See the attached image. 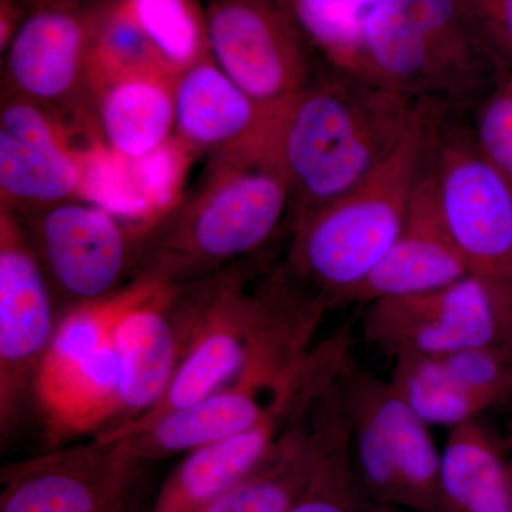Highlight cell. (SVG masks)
Wrapping results in <instances>:
<instances>
[{
	"label": "cell",
	"mask_w": 512,
	"mask_h": 512,
	"mask_svg": "<svg viewBox=\"0 0 512 512\" xmlns=\"http://www.w3.org/2000/svg\"><path fill=\"white\" fill-rule=\"evenodd\" d=\"M18 215L0 207V431L2 441L32 403L37 370L63 312Z\"/></svg>",
	"instance_id": "9"
},
{
	"label": "cell",
	"mask_w": 512,
	"mask_h": 512,
	"mask_svg": "<svg viewBox=\"0 0 512 512\" xmlns=\"http://www.w3.org/2000/svg\"><path fill=\"white\" fill-rule=\"evenodd\" d=\"M291 205L274 146L212 154L198 183L148 232L137 276L185 286L220 274L264 247Z\"/></svg>",
	"instance_id": "1"
},
{
	"label": "cell",
	"mask_w": 512,
	"mask_h": 512,
	"mask_svg": "<svg viewBox=\"0 0 512 512\" xmlns=\"http://www.w3.org/2000/svg\"><path fill=\"white\" fill-rule=\"evenodd\" d=\"M175 79L160 74H127L89 90L97 133L114 153L140 158L173 140Z\"/></svg>",
	"instance_id": "21"
},
{
	"label": "cell",
	"mask_w": 512,
	"mask_h": 512,
	"mask_svg": "<svg viewBox=\"0 0 512 512\" xmlns=\"http://www.w3.org/2000/svg\"><path fill=\"white\" fill-rule=\"evenodd\" d=\"M174 137L194 156L244 147L275 146L281 109L252 99L212 57L174 82Z\"/></svg>",
	"instance_id": "16"
},
{
	"label": "cell",
	"mask_w": 512,
	"mask_h": 512,
	"mask_svg": "<svg viewBox=\"0 0 512 512\" xmlns=\"http://www.w3.org/2000/svg\"><path fill=\"white\" fill-rule=\"evenodd\" d=\"M320 453L305 493L286 512H377L363 493L350 456L349 424L338 384L323 389L311 404Z\"/></svg>",
	"instance_id": "24"
},
{
	"label": "cell",
	"mask_w": 512,
	"mask_h": 512,
	"mask_svg": "<svg viewBox=\"0 0 512 512\" xmlns=\"http://www.w3.org/2000/svg\"><path fill=\"white\" fill-rule=\"evenodd\" d=\"M437 357L448 375L487 409L512 396V345L484 346Z\"/></svg>",
	"instance_id": "27"
},
{
	"label": "cell",
	"mask_w": 512,
	"mask_h": 512,
	"mask_svg": "<svg viewBox=\"0 0 512 512\" xmlns=\"http://www.w3.org/2000/svg\"><path fill=\"white\" fill-rule=\"evenodd\" d=\"M390 384L404 403L429 426H446L476 420L487 406L453 379L439 357L394 356Z\"/></svg>",
	"instance_id": "25"
},
{
	"label": "cell",
	"mask_w": 512,
	"mask_h": 512,
	"mask_svg": "<svg viewBox=\"0 0 512 512\" xmlns=\"http://www.w3.org/2000/svg\"><path fill=\"white\" fill-rule=\"evenodd\" d=\"M441 512H512V461L483 424L451 429L440 461Z\"/></svg>",
	"instance_id": "23"
},
{
	"label": "cell",
	"mask_w": 512,
	"mask_h": 512,
	"mask_svg": "<svg viewBox=\"0 0 512 512\" xmlns=\"http://www.w3.org/2000/svg\"><path fill=\"white\" fill-rule=\"evenodd\" d=\"M288 387H284V390ZM237 380L200 402L165 414L146 426L99 434L101 439L124 440L137 461L161 460L251 429L264 419L279 394Z\"/></svg>",
	"instance_id": "19"
},
{
	"label": "cell",
	"mask_w": 512,
	"mask_h": 512,
	"mask_svg": "<svg viewBox=\"0 0 512 512\" xmlns=\"http://www.w3.org/2000/svg\"><path fill=\"white\" fill-rule=\"evenodd\" d=\"M417 100L350 74L312 79L285 104L275 157L291 191L292 221L325 207L396 150Z\"/></svg>",
	"instance_id": "2"
},
{
	"label": "cell",
	"mask_w": 512,
	"mask_h": 512,
	"mask_svg": "<svg viewBox=\"0 0 512 512\" xmlns=\"http://www.w3.org/2000/svg\"><path fill=\"white\" fill-rule=\"evenodd\" d=\"M353 76L460 110L477 107L501 80L463 0H377Z\"/></svg>",
	"instance_id": "4"
},
{
	"label": "cell",
	"mask_w": 512,
	"mask_h": 512,
	"mask_svg": "<svg viewBox=\"0 0 512 512\" xmlns=\"http://www.w3.org/2000/svg\"><path fill=\"white\" fill-rule=\"evenodd\" d=\"M467 275V266L441 217L430 148L402 232L370 274L343 296L339 306H367L382 299L430 292Z\"/></svg>",
	"instance_id": "15"
},
{
	"label": "cell",
	"mask_w": 512,
	"mask_h": 512,
	"mask_svg": "<svg viewBox=\"0 0 512 512\" xmlns=\"http://www.w3.org/2000/svg\"><path fill=\"white\" fill-rule=\"evenodd\" d=\"M313 394L301 400L261 463L204 512H286L301 498L320 453L311 416Z\"/></svg>",
	"instance_id": "22"
},
{
	"label": "cell",
	"mask_w": 512,
	"mask_h": 512,
	"mask_svg": "<svg viewBox=\"0 0 512 512\" xmlns=\"http://www.w3.org/2000/svg\"><path fill=\"white\" fill-rule=\"evenodd\" d=\"M25 2V19L2 53L3 92L90 119L89 0Z\"/></svg>",
	"instance_id": "12"
},
{
	"label": "cell",
	"mask_w": 512,
	"mask_h": 512,
	"mask_svg": "<svg viewBox=\"0 0 512 512\" xmlns=\"http://www.w3.org/2000/svg\"><path fill=\"white\" fill-rule=\"evenodd\" d=\"M140 464L121 439L57 447L3 467L0 512H126Z\"/></svg>",
	"instance_id": "14"
},
{
	"label": "cell",
	"mask_w": 512,
	"mask_h": 512,
	"mask_svg": "<svg viewBox=\"0 0 512 512\" xmlns=\"http://www.w3.org/2000/svg\"><path fill=\"white\" fill-rule=\"evenodd\" d=\"M92 140L77 146L63 113L3 92L0 207L28 214L59 202L82 200Z\"/></svg>",
	"instance_id": "13"
},
{
	"label": "cell",
	"mask_w": 512,
	"mask_h": 512,
	"mask_svg": "<svg viewBox=\"0 0 512 512\" xmlns=\"http://www.w3.org/2000/svg\"><path fill=\"white\" fill-rule=\"evenodd\" d=\"M474 137L484 156L512 185V77H504L476 110Z\"/></svg>",
	"instance_id": "28"
},
{
	"label": "cell",
	"mask_w": 512,
	"mask_h": 512,
	"mask_svg": "<svg viewBox=\"0 0 512 512\" xmlns=\"http://www.w3.org/2000/svg\"><path fill=\"white\" fill-rule=\"evenodd\" d=\"M89 89L127 74L180 76L210 57L200 0H89Z\"/></svg>",
	"instance_id": "10"
},
{
	"label": "cell",
	"mask_w": 512,
	"mask_h": 512,
	"mask_svg": "<svg viewBox=\"0 0 512 512\" xmlns=\"http://www.w3.org/2000/svg\"><path fill=\"white\" fill-rule=\"evenodd\" d=\"M500 79L512 77V0H463Z\"/></svg>",
	"instance_id": "29"
},
{
	"label": "cell",
	"mask_w": 512,
	"mask_h": 512,
	"mask_svg": "<svg viewBox=\"0 0 512 512\" xmlns=\"http://www.w3.org/2000/svg\"><path fill=\"white\" fill-rule=\"evenodd\" d=\"M511 461H512V457H511Z\"/></svg>",
	"instance_id": "31"
},
{
	"label": "cell",
	"mask_w": 512,
	"mask_h": 512,
	"mask_svg": "<svg viewBox=\"0 0 512 512\" xmlns=\"http://www.w3.org/2000/svg\"><path fill=\"white\" fill-rule=\"evenodd\" d=\"M177 288L151 278L146 292L128 306L117 323L114 339L121 416L116 427L153 409L173 380L185 343L183 322L175 306Z\"/></svg>",
	"instance_id": "17"
},
{
	"label": "cell",
	"mask_w": 512,
	"mask_h": 512,
	"mask_svg": "<svg viewBox=\"0 0 512 512\" xmlns=\"http://www.w3.org/2000/svg\"><path fill=\"white\" fill-rule=\"evenodd\" d=\"M343 382L373 414L402 481L404 507L416 512H441V453L434 444L429 424L417 416L390 382L345 366Z\"/></svg>",
	"instance_id": "20"
},
{
	"label": "cell",
	"mask_w": 512,
	"mask_h": 512,
	"mask_svg": "<svg viewBox=\"0 0 512 512\" xmlns=\"http://www.w3.org/2000/svg\"><path fill=\"white\" fill-rule=\"evenodd\" d=\"M450 111L417 100L396 150L352 190L292 221L281 274L326 309L339 306L389 251L406 221L410 201L437 128Z\"/></svg>",
	"instance_id": "3"
},
{
	"label": "cell",
	"mask_w": 512,
	"mask_h": 512,
	"mask_svg": "<svg viewBox=\"0 0 512 512\" xmlns=\"http://www.w3.org/2000/svg\"><path fill=\"white\" fill-rule=\"evenodd\" d=\"M446 117L431 147L441 217L468 274L512 288V185L484 156L473 128Z\"/></svg>",
	"instance_id": "7"
},
{
	"label": "cell",
	"mask_w": 512,
	"mask_h": 512,
	"mask_svg": "<svg viewBox=\"0 0 512 512\" xmlns=\"http://www.w3.org/2000/svg\"><path fill=\"white\" fill-rule=\"evenodd\" d=\"M212 60L258 103L281 109L313 79L309 40L285 0H210Z\"/></svg>",
	"instance_id": "11"
},
{
	"label": "cell",
	"mask_w": 512,
	"mask_h": 512,
	"mask_svg": "<svg viewBox=\"0 0 512 512\" xmlns=\"http://www.w3.org/2000/svg\"><path fill=\"white\" fill-rule=\"evenodd\" d=\"M363 333L393 357L512 345V288L467 275L434 291L382 299L367 305Z\"/></svg>",
	"instance_id": "8"
},
{
	"label": "cell",
	"mask_w": 512,
	"mask_h": 512,
	"mask_svg": "<svg viewBox=\"0 0 512 512\" xmlns=\"http://www.w3.org/2000/svg\"><path fill=\"white\" fill-rule=\"evenodd\" d=\"M299 384L288 387L251 429L185 454L164 481L151 512H204L269 453L298 407Z\"/></svg>",
	"instance_id": "18"
},
{
	"label": "cell",
	"mask_w": 512,
	"mask_h": 512,
	"mask_svg": "<svg viewBox=\"0 0 512 512\" xmlns=\"http://www.w3.org/2000/svg\"><path fill=\"white\" fill-rule=\"evenodd\" d=\"M16 215L63 313L110 298L128 278H136L144 241L156 227L123 220L83 200Z\"/></svg>",
	"instance_id": "6"
},
{
	"label": "cell",
	"mask_w": 512,
	"mask_h": 512,
	"mask_svg": "<svg viewBox=\"0 0 512 512\" xmlns=\"http://www.w3.org/2000/svg\"><path fill=\"white\" fill-rule=\"evenodd\" d=\"M150 282V276L138 275L110 298L63 313L37 370L30 403L52 446L90 433L99 436L120 423V367L114 333L121 315Z\"/></svg>",
	"instance_id": "5"
},
{
	"label": "cell",
	"mask_w": 512,
	"mask_h": 512,
	"mask_svg": "<svg viewBox=\"0 0 512 512\" xmlns=\"http://www.w3.org/2000/svg\"><path fill=\"white\" fill-rule=\"evenodd\" d=\"M377 512H399V511H394L392 507H379V505H377Z\"/></svg>",
	"instance_id": "30"
},
{
	"label": "cell",
	"mask_w": 512,
	"mask_h": 512,
	"mask_svg": "<svg viewBox=\"0 0 512 512\" xmlns=\"http://www.w3.org/2000/svg\"><path fill=\"white\" fill-rule=\"evenodd\" d=\"M303 35L326 56L355 45L377 0H285Z\"/></svg>",
	"instance_id": "26"
}]
</instances>
